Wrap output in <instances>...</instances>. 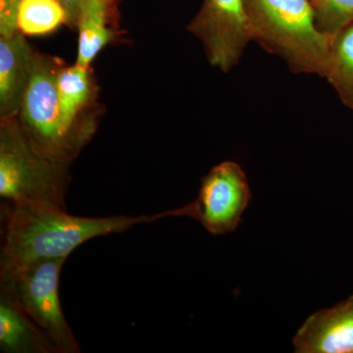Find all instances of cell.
I'll return each mask as SVG.
<instances>
[{
	"mask_svg": "<svg viewBox=\"0 0 353 353\" xmlns=\"http://www.w3.org/2000/svg\"><path fill=\"white\" fill-rule=\"evenodd\" d=\"M68 16V25L76 26L85 0H58Z\"/></svg>",
	"mask_w": 353,
	"mask_h": 353,
	"instance_id": "e0dca14e",
	"label": "cell"
},
{
	"mask_svg": "<svg viewBox=\"0 0 353 353\" xmlns=\"http://www.w3.org/2000/svg\"><path fill=\"white\" fill-rule=\"evenodd\" d=\"M22 0H0V38H10L19 32L18 16Z\"/></svg>",
	"mask_w": 353,
	"mask_h": 353,
	"instance_id": "2e32d148",
	"label": "cell"
},
{
	"mask_svg": "<svg viewBox=\"0 0 353 353\" xmlns=\"http://www.w3.org/2000/svg\"><path fill=\"white\" fill-rule=\"evenodd\" d=\"M68 24V16L58 0H22L18 30L25 36H44Z\"/></svg>",
	"mask_w": 353,
	"mask_h": 353,
	"instance_id": "5bb4252c",
	"label": "cell"
},
{
	"mask_svg": "<svg viewBox=\"0 0 353 353\" xmlns=\"http://www.w3.org/2000/svg\"><path fill=\"white\" fill-rule=\"evenodd\" d=\"M60 67L52 58L36 53L17 118L37 150L48 159L69 165L80 152L62 125L57 90Z\"/></svg>",
	"mask_w": 353,
	"mask_h": 353,
	"instance_id": "277c9868",
	"label": "cell"
},
{
	"mask_svg": "<svg viewBox=\"0 0 353 353\" xmlns=\"http://www.w3.org/2000/svg\"><path fill=\"white\" fill-rule=\"evenodd\" d=\"M36 51L18 32L10 38H0V116L17 117L30 77Z\"/></svg>",
	"mask_w": 353,
	"mask_h": 353,
	"instance_id": "30bf717a",
	"label": "cell"
},
{
	"mask_svg": "<svg viewBox=\"0 0 353 353\" xmlns=\"http://www.w3.org/2000/svg\"><path fill=\"white\" fill-rule=\"evenodd\" d=\"M188 30L201 41L210 64L225 73L252 41L245 0H204Z\"/></svg>",
	"mask_w": 353,
	"mask_h": 353,
	"instance_id": "52a82bcc",
	"label": "cell"
},
{
	"mask_svg": "<svg viewBox=\"0 0 353 353\" xmlns=\"http://www.w3.org/2000/svg\"><path fill=\"white\" fill-rule=\"evenodd\" d=\"M325 79L353 112V23L333 37Z\"/></svg>",
	"mask_w": 353,
	"mask_h": 353,
	"instance_id": "4fadbf2b",
	"label": "cell"
},
{
	"mask_svg": "<svg viewBox=\"0 0 353 353\" xmlns=\"http://www.w3.org/2000/svg\"><path fill=\"white\" fill-rule=\"evenodd\" d=\"M69 165L48 159L32 145L17 117L0 121V196L11 205L65 209Z\"/></svg>",
	"mask_w": 353,
	"mask_h": 353,
	"instance_id": "3957f363",
	"label": "cell"
},
{
	"mask_svg": "<svg viewBox=\"0 0 353 353\" xmlns=\"http://www.w3.org/2000/svg\"><path fill=\"white\" fill-rule=\"evenodd\" d=\"M57 90L64 131L81 152L94 136L95 130L94 119L82 114L92 97L90 67L77 63L60 67Z\"/></svg>",
	"mask_w": 353,
	"mask_h": 353,
	"instance_id": "9c48e42d",
	"label": "cell"
},
{
	"mask_svg": "<svg viewBox=\"0 0 353 353\" xmlns=\"http://www.w3.org/2000/svg\"><path fill=\"white\" fill-rule=\"evenodd\" d=\"M320 31L333 38L353 23V0H309Z\"/></svg>",
	"mask_w": 353,
	"mask_h": 353,
	"instance_id": "9a60e30c",
	"label": "cell"
},
{
	"mask_svg": "<svg viewBox=\"0 0 353 353\" xmlns=\"http://www.w3.org/2000/svg\"><path fill=\"white\" fill-rule=\"evenodd\" d=\"M111 0H85L79 16L78 54L75 63L90 67L99 52L113 38L108 28Z\"/></svg>",
	"mask_w": 353,
	"mask_h": 353,
	"instance_id": "7c38bea8",
	"label": "cell"
},
{
	"mask_svg": "<svg viewBox=\"0 0 353 353\" xmlns=\"http://www.w3.org/2000/svg\"><path fill=\"white\" fill-rule=\"evenodd\" d=\"M0 352L57 353L50 338L23 310L8 287L0 288Z\"/></svg>",
	"mask_w": 353,
	"mask_h": 353,
	"instance_id": "8fae6325",
	"label": "cell"
},
{
	"mask_svg": "<svg viewBox=\"0 0 353 353\" xmlns=\"http://www.w3.org/2000/svg\"><path fill=\"white\" fill-rule=\"evenodd\" d=\"M294 345L299 353H353V296L311 315Z\"/></svg>",
	"mask_w": 353,
	"mask_h": 353,
	"instance_id": "ba28073f",
	"label": "cell"
},
{
	"mask_svg": "<svg viewBox=\"0 0 353 353\" xmlns=\"http://www.w3.org/2000/svg\"><path fill=\"white\" fill-rule=\"evenodd\" d=\"M66 259L34 262L0 282L9 288L23 310L50 338L57 353H79L80 345L60 301V274Z\"/></svg>",
	"mask_w": 353,
	"mask_h": 353,
	"instance_id": "5b68a950",
	"label": "cell"
},
{
	"mask_svg": "<svg viewBox=\"0 0 353 353\" xmlns=\"http://www.w3.org/2000/svg\"><path fill=\"white\" fill-rule=\"evenodd\" d=\"M252 41L294 73L325 78L332 37L320 31L309 0H245Z\"/></svg>",
	"mask_w": 353,
	"mask_h": 353,
	"instance_id": "7a4b0ae2",
	"label": "cell"
},
{
	"mask_svg": "<svg viewBox=\"0 0 353 353\" xmlns=\"http://www.w3.org/2000/svg\"><path fill=\"white\" fill-rule=\"evenodd\" d=\"M252 199L243 168L233 161L216 165L201 180L199 196L182 208L178 217H192L214 236L234 232Z\"/></svg>",
	"mask_w": 353,
	"mask_h": 353,
	"instance_id": "8992f818",
	"label": "cell"
},
{
	"mask_svg": "<svg viewBox=\"0 0 353 353\" xmlns=\"http://www.w3.org/2000/svg\"><path fill=\"white\" fill-rule=\"evenodd\" d=\"M0 257V280L34 262L67 259L73 250L97 236L123 233L143 223L176 216L175 209L154 215L90 218L71 215L48 205H11Z\"/></svg>",
	"mask_w": 353,
	"mask_h": 353,
	"instance_id": "6da1fadb",
	"label": "cell"
}]
</instances>
